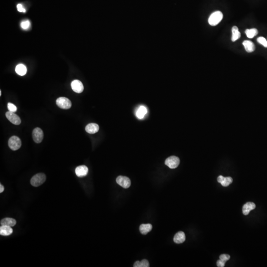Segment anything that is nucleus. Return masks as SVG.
Returning <instances> with one entry per match:
<instances>
[{"label": "nucleus", "mask_w": 267, "mask_h": 267, "mask_svg": "<svg viewBox=\"0 0 267 267\" xmlns=\"http://www.w3.org/2000/svg\"><path fill=\"white\" fill-rule=\"evenodd\" d=\"M88 168L87 166L85 165H80L76 167V175L79 178H82L88 174Z\"/></svg>", "instance_id": "9d476101"}, {"label": "nucleus", "mask_w": 267, "mask_h": 267, "mask_svg": "<svg viewBox=\"0 0 267 267\" xmlns=\"http://www.w3.org/2000/svg\"><path fill=\"white\" fill-rule=\"evenodd\" d=\"M32 137L33 140L36 143L39 144L41 142L44 138V133L42 130L39 128H36L33 130L32 132Z\"/></svg>", "instance_id": "423d86ee"}, {"label": "nucleus", "mask_w": 267, "mask_h": 267, "mask_svg": "<svg viewBox=\"0 0 267 267\" xmlns=\"http://www.w3.org/2000/svg\"><path fill=\"white\" fill-rule=\"evenodd\" d=\"M8 110L11 112H15L17 111V106L11 102H8Z\"/></svg>", "instance_id": "a878e982"}, {"label": "nucleus", "mask_w": 267, "mask_h": 267, "mask_svg": "<svg viewBox=\"0 0 267 267\" xmlns=\"http://www.w3.org/2000/svg\"><path fill=\"white\" fill-rule=\"evenodd\" d=\"M56 104L59 108L64 110H68L71 107L72 104L68 98L60 97L56 100Z\"/></svg>", "instance_id": "7ed1b4c3"}, {"label": "nucleus", "mask_w": 267, "mask_h": 267, "mask_svg": "<svg viewBox=\"0 0 267 267\" xmlns=\"http://www.w3.org/2000/svg\"><path fill=\"white\" fill-rule=\"evenodd\" d=\"M218 182L223 187H228L233 182V179L231 177H223V176H219L218 177Z\"/></svg>", "instance_id": "ddd939ff"}, {"label": "nucleus", "mask_w": 267, "mask_h": 267, "mask_svg": "<svg viewBox=\"0 0 267 267\" xmlns=\"http://www.w3.org/2000/svg\"><path fill=\"white\" fill-rule=\"evenodd\" d=\"M258 42L261 44L265 48H267V41L263 37H259L257 39Z\"/></svg>", "instance_id": "393cba45"}, {"label": "nucleus", "mask_w": 267, "mask_h": 267, "mask_svg": "<svg viewBox=\"0 0 267 267\" xmlns=\"http://www.w3.org/2000/svg\"><path fill=\"white\" fill-rule=\"evenodd\" d=\"M13 229L11 227L7 226H2L0 227V234L3 236H8L12 234Z\"/></svg>", "instance_id": "dca6fc26"}, {"label": "nucleus", "mask_w": 267, "mask_h": 267, "mask_svg": "<svg viewBox=\"0 0 267 267\" xmlns=\"http://www.w3.org/2000/svg\"><path fill=\"white\" fill-rule=\"evenodd\" d=\"M225 262L223 261L222 260H219L217 262V266L218 267H225Z\"/></svg>", "instance_id": "cd10ccee"}, {"label": "nucleus", "mask_w": 267, "mask_h": 267, "mask_svg": "<svg viewBox=\"0 0 267 267\" xmlns=\"http://www.w3.org/2000/svg\"><path fill=\"white\" fill-rule=\"evenodd\" d=\"M180 159L175 156H171L167 158L165 161V165L168 166L171 169L176 168L180 164Z\"/></svg>", "instance_id": "39448f33"}, {"label": "nucleus", "mask_w": 267, "mask_h": 267, "mask_svg": "<svg viewBox=\"0 0 267 267\" xmlns=\"http://www.w3.org/2000/svg\"><path fill=\"white\" fill-rule=\"evenodd\" d=\"M8 146L13 151H17L21 146V140L18 136H13L10 138L8 142Z\"/></svg>", "instance_id": "20e7f679"}, {"label": "nucleus", "mask_w": 267, "mask_h": 267, "mask_svg": "<svg viewBox=\"0 0 267 267\" xmlns=\"http://www.w3.org/2000/svg\"><path fill=\"white\" fill-rule=\"evenodd\" d=\"M147 110L146 107V106L141 105L138 108V110L136 111V116L138 118L140 119H142L145 117V116L147 114Z\"/></svg>", "instance_id": "f3484780"}, {"label": "nucleus", "mask_w": 267, "mask_h": 267, "mask_svg": "<svg viewBox=\"0 0 267 267\" xmlns=\"http://www.w3.org/2000/svg\"><path fill=\"white\" fill-rule=\"evenodd\" d=\"M186 240V235L183 232H179L174 236V241L177 244L184 243Z\"/></svg>", "instance_id": "4468645a"}, {"label": "nucleus", "mask_w": 267, "mask_h": 267, "mask_svg": "<svg viewBox=\"0 0 267 267\" xmlns=\"http://www.w3.org/2000/svg\"><path fill=\"white\" fill-rule=\"evenodd\" d=\"M20 26H21V28L23 29H28L30 26V23L29 20H25V21L21 22Z\"/></svg>", "instance_id": "b1692460"}, {"label": "nucleus", "mask_w": 267, "mask_h": 267, "mask_svg": "<svg viewBox=\"0 0 267 267\" xmlns=\"http://www.w3.org/2000/svg\"><path fill=\"white\" fill-rule=\"evenodd\" d=\"M152 228V226L150 223L142 224L140 227V231L142 234H146L151 231Z\"/></svg>", "instance_id": "aec40b11"}, {"label": "nucleus", "mask_w": 267, "mask_h": 267, "mask_svg": "<svg viewBox=\"0 0 267 267\" xmlns=\"http://www.w3.org/2000/svg\"><path fill=\"white\" fill-rule=\"evenodd\" d=\"M229 259H230V256L228 254H222L220 256V260H222L225 262L229 260Z\"/></svg>", "instance_id": "bb28decb"}, {"label": "nucleus", "mask_w": 267, "mask_h": 267, "mask_svg": "<svg viewBox=\"0 0 267 267\" xmlns=\"http://www.w3.org/2000/svg\"><path fill=\"white\" fill-rule=\"evenodd\" d=\"M85 130L89 134H94L99 131V126L97 124L90 123L86 126Z\"/></svg>", "instance_id": "f8f14e48"}, {"label": "nucleus", "mask_w": 267, "mask_h": 267, "mask_svg": "<svg viewBox=\"0 0 267 267\" xmlns=\"http://www.w3.org/2000/svg\"><path fill=\"white\" fill-rule=\"evenodd\" d=\"M223 14L220 11H216L211 14L208 19V23L211 26H216L222 20Z\"/></svg>", "instance_id": "f257e3e1"}, {"label": "nucleus", "mask_w": 267, "mask_h": 267, "mask_svg": "<svg viewBox=\"0 0 267 267\" xmlns=\"http://www.w3.org/2000/svg\"><path fill=\"white\" fill-rule=\"evenodd\" d=\"M17 8H18V12H23V13H25V12H26V10L23 7V6L21 4H18L17 5Z\"/></svg>", "instance_id": "c85d7f7f"}, {"label": "nucleus", "mask_w": 267, "mask_h": 267, "mask_svg": "<svg viewBox=\"0 0 267 267\" xmlns=\"http://www.w3.org/2000/svg\"><path fill=\"white\" fill-rule=\"evenodd\" d=\"M6 116L7 119L14 125H18L21 123V119L14 112L8 111L6 112Z\"/></svg>", "instance_id": "0eeeda50"}, {"label": "nucleus", "mask_w": 267, "mask_h": 267, "mask_svg": "<svg viewBox=\"0 0 267 267\" xmlns=\"http://www.w3.org/2000/svg\"><path fill=\"white\" fill-rule=\"evenodd\" d=\"M232 41L233 42H235V41H237V40L239 39L240 36H241V34H240V32L239 31L238 27H237V26H234L232 28Z\"/></svg>", "instance_id": "412c9836"}, {"label": "nucleus", "mask_w": 267, "mask_h": 267, "mask_svg": "<svg viewBox=\"0 0 267 267\" xmlns=\"http://www.w3.org/2000/svg\"><path fill=\"white\" fill-rule=\"evenodd\" d=\"M243 44L246 52H248V53H252V52H254L255 49V45L253 43L250 41L245 40L244 41Z\"/></svg>", "instance_id": "2eb2a0df"}, {"label": "nucleus", "mask_w": 267, "mask_h": 267, "mask_svg": "<svg viewBox=\"0 0 267 267\" xmlns=\"http://www.w3.org/2000/svg\"><path fill=\"white\" fill-rule=\"evenodd\" d=\"M46 180V175L44 173H38L31 178L30 183L32 186L35 187H38L42 185Z\"/></svg>", "instance_id": "f03ea898"}, {"label": "nucleus", "mask_w": 267, "mask_h": 267, "mask_svg": "<svg viewBox=\"0 0 267 267\" xmlns=\"http://www.w3.org/2000/svg\"><path fill=\"white\" fill-rule=\"evenodd\" d=\"M134 267H150V264L148 261L146 259L142 260L141 262L137 261L135 263Z\"/></svg>", "instance_id": "5701e85b"}, {"label": "nucleus", "mask_w": 267, "mask_h": 267, "mask_svg": "<svg viewBox=\"0 0 267 267\" xmlns=\"http://www.w3.org/2000/svg\"><path fill=\"white\" fill-rule=\"evenodd\" d=\"M256 208L255 204L251 202H248L244 205L243 207V214L244 215H247L251 211L254 210Z\"/></svg>", "instance_id": "9b49d317"}, {"label": "nucleus", "mask_w": 267, "mask_h": 267, "mask_svg": "<svg viewBox=\"0 0 267 267\" xmlns=\"http://www.w3.org/2000/svg\"><path fill=\"white\" fill-rule=\"evenodd\" d=\"M71 88L74 92L77 93H81L84 90L82 83L78 80H75L71 84Z\"/></svg>", "instance_id": "1a4fd4ad"}, {"label": "nucleus", "mask_w": 267, "mask_h": 267, "mask_svg": "<svg viewBox=\"0 0 267 267\" xmlns=\"http://www.w3.org/2000/svg\"><path fill=\"white\" fill-rule=\"evenodd\" d=\"M15 72L20 76H23L27 72V68L23 64H18L15 67Z\"/></svg>", "instance_id": "6ab92c4d"}, {"label": "nucleus", "mask_w": 267, "mask_h": 267, "mask_svg": "<svg viewBox=\"0 0 267 267\" xmlns=\"http://www.w3.org/2000/svg\"><path fill=\"white\" fill-rule=\"evenodd\" d=\"M4 186L1 184V185H0V193H2L3 192H4Z\"/></svg>", "instance_id": "c756f323"}, {"label": "nucleus", "mask_w": 267, "mask_h": 267, "mask_svg": "<svg viewBox=\"0 0 267 267\" xmlns=\"http://www.w3.org/2000/svg\"><path fill=\"white\" fill-rule=\"evenodd\" d=\"M2 95V92L1 91H0V95Z\"/></svg>", "instance_id": "7c9ffc66"}, {"label": "nucleus", "mask_w": 267, "mask_h": 267, "mask_svg": "<svg viewBox=\"0 0 267 267\" xmlns=\"http://www.w3.org/2000/svg\"><path fill=\"white\" fill-rule=\"evenodd\" d=\"M245 33L248 38L251 39L257 35L258 31L256 29L252 28L250 29H246L245 30Z\"/></svg>", "instance_id": "4be33fe9"}, {"label": "nucleus", "mask_w": 267, "mask_h": 267, "mask_svg": "<svg viewBox=\"0 0 267 267\" xmlns=\"http://www.w3.org/2000/svg\"><path fill=\"white\" fill-rule=\"evenodd\" d=\"M17 223V221L15 219L11 218H6L2 219L1 221V225L2 226H9V227H13Z\"/></svg>", "instance_id": "a211bd4d"}, {"label": "nucleus", "mask_w": 267, "mask_h": 267, "mask_svg": "<svg viewBox=\"0 0 267 267\" xmlns=\"http://www.w3.org/2000/svg\"><path fill=\"white\" fill-rule=\"evenodd\" d=\"M116 182L124 188H129L131 186V181L127 177L119 176L116 178Z\"/></svg>", "instance_id": "6e6552de"}]
</instances>
